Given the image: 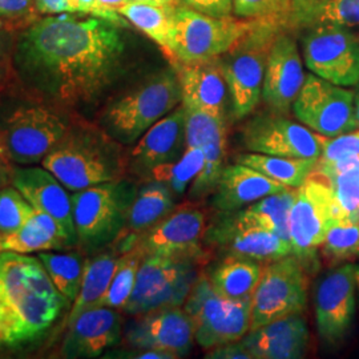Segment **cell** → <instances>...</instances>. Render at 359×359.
<instances>
[{"label": "cell", "instance_id": "60d3db41", "mask_svg": "<svg viewBox=\"0 0 359 359\" xmlns=\"http://www.w3.org/2000/svg\"><path fill=\"white\" fill-rule=\"evenodd\" d=\"M34 210L35 208L13 184L0 188V234L6 236L18 231Z\"/></svg>", "mask_w": 359, "mask_h": 359}, {"label": "cell", "instance_id": "8d00e7d4", "mask_svg": "<svg viewBox=\"0 0 359 359\" xmlns=\"http://www.w3.org/2000/svg\"><path fill=\"white\" fill-rule=\"evenodd\" d=\"M205 161L198 176L193 181L189 189V198L193 201L203 200L206 196L215 192L222 170L225 168L226 154V132L217 135L201 147Z\"/></svg>", "mask_w": 359, "mask_h": 359}, {"label": "cell", "instance_id": "74e56055", "mask_svg": "<svg viewBox=\"0 0 359 359\" xmlns=\"http://www.w3.org/2000/svg\"><path fill=\"white\" fill-rule=\"evenodd\" d=\"M142 258L144 256L136 248H132L127 252L121 253L114 278L108 287L107 294L104 297L102 306H108L117 310L124 309L128 302L129 297L133 292Z\"/></svg>", "mask_w": 359, "mask_h": 359}, {"label": "cell", "instance_id": "6f0895ef", "mask_svg": "<svg viewBox=\"0 0 359 359\" xmlns=\"http://www.w3.org/2000/svg\"><path fill=\"white\" fill-rule=\"evenodd\" d=\"M0 253H1V234H0Z\"/></svg>", "mask_w": 359, "mask_h": 359}, {"label": "cell", "instance_id": "d590c367", "mask_svg": "<svg viewBox=\"0 0 359 359\" xmlns=\"http://www.w3.org/2000/svg\"><path fill=\"white\" fill-rule=\"evenodd\" d=\"M204 161L205 156L201 148H185L184 154L177 161L154 168L151 180L164 182L176 197H181L198 176Z\"/></svg>", "mask_w": 359, "mask_h": 359}, {"label": "cell", "instance_id": "83f0119b", "mask_svg": "<svg viewBox=\"0 0 359 359\" xmlns=\"http://www.w3.org/2000/svg\"><path fill=\"white\" fill-rule=\"evenodd\" d=\"M55 249H69V245L59 224L36 209L18 231L1 236V252L29 255Z\"/></svg>", "mask_w": 359, "mask_h": 359}, {"label": "cell", "instance_id": "816d5d0a", "mask_svg": "<svg viewBox=\"0 0 359 359\" xmlns=\"http://www.w3.org/2000/svg\"><path fill=\"white\" fill-rule=\"evenodd\" d=\"M96 0H75V8L76 13H84V15H92L95 8Z\"/></svg>", "mask_w": 359, "mask_h": 359}, {"label": "cell", "instance_id": "bcb514c9", "mask_svg": "<svg viewBox=\"0 0 359 359\" xmlns=\"http://www.w3.org/2000/svg\"><path fill=\"white\" fill-rule=\"evenodd\" d=\"M35 0H0V18L4 20H16L34 13Z\"/></svg>", "mask_w": 359, "mask_h": 359}, {"label": "cell", "instance_id": "b9f144b4", "mask_svg": "<svg viewBox=\"0 0 359 359\" xmlns=\"http://www.w3.org/2000/svg\"><path fill=\"white\" fill-rule=\"evenodd\" d=\"M326 180L333 189L338 221L359 222V169Z\"/></svg>", "mask_w": 359, "mask_h": 359}, {"label": "cell", "instance_id": "f546056e", "mask_svg": "<svg viewBox=\"0 0 359 359\" xmlns=\"http://www.w3.org/2000/svg\"><path fill=\"white\" fill-rule=\"evenodd\" d=\"M264 266L261 262L241 258L225 257L209 271L208 278L218 294L229 299H252L261 280Z\"/></svg>", "mask_w": 359, "mask_h": 359}, {"label": "cell", "instance_id": "ee69618b", "mask_svg": "<svg viewBox=\"0 0 359 359\" xmlns=\"http://www.w3.org/2000/svg\"><path fill=\"white\" fill-rule=\"evenodd\" d=\"M15 39L10 28L0 29V93L10 86L13 77V48Z\"/></svg>", "mask_w": 359, "mask_h": 359}, {"label": "cell", "instance_id": "4dcf8cb0", "mask_svg": "<svg viewBox=\"0 0 359 359\" xmlns=\"http://www.w3.org/2000/svg\"><path fill=\"white\" fill-rule=\"evenodd\" d=\"M323 23L359 26V0H293L287 26L310 28Z\"/></svg>", "mask_w": 359, "mask_h": 359}, {"label": "cell", "instance_id": "8fae6325", "mask_svg": "<svg viewBox=\"0 0 359 359\" xmlns=\"http://www.w3.org/2000/svg\"><path fill=\"white\" fill-rule=\"evenodd\" d=\"M306 270L294 255L278 258L264 266L252 297L250 330L305 311L309 289Z\"/></svg>", "mask_w": 359, "mask_h": 359}, {"label": "cell", "instance_id": "8992f818", "mask_svg": "<svg viewBox=\"0 0 359 359\" xmlns=\"http://www.w3.org/2000/svg\"><path fill=\"white\" fill-rule=\"evenodd\" d=\"M75 116L31 99L6 116L0 140L13 165H36L69 128Z\"/></svg>", "mask_w": 359, "mask_h": 359}, {"label": "cell", "instance_id": "603a6c76", "mask_svg": "<svg viewBox=\"0 0 359 359\" xmlns=\"http://www.w3.org/2000/svg\"><path fill=\"white\" fill-rule=\"evenodd\" d=\"M124 320L117 309H90L68 325L62 355L65 358H96L108 348L118 345Z\"/></svg>", "mask_w": 359, "mask_h": 359}, {"label": "cell", "instance_id": "836d02e7", "mask_svg": "<svg viewBox=\"0 0 359 359\" xmlns=\"http://www.w3.org/2000/svg\"><path fill=\"white\" fill-rule=\"evenodd\" d=\"M237 163L253 168L287 188H299L316 172L318 160L252 152L240 154L237 157Z\"/></svg>", "mask_w": 359, "mask_h": 359}, {"label": "cell", "instance_id": "9a60e30c", "mask_svg": "<svg viewBox=\"0 0 359 359\" xmlns=\"http://www.w3.org/2000/svg\"><path fill=\"white\" fill-rule=\"evenodd\" d=\"M325 136L281 114L259 115L243 130V142L249 152L280 157L320 160Z\"/></svg>", "mask_w": 359, "mask_h": 359}, {"label": "cell", "instance_id": "277c9868", "mask_svg": "<svg viewBox=\"0 0 359 359\" xmlns=\"http://www.w3.org/2000/svg\"><path fill=\"white\" fill-rule=\"evenodd\" d=\"M182 103L175 68L158 71L124 92L104 108L99 127L123 147L135 145L142 135Z\"/></svg>", "mask_w": 359, "mask_h": 359}, {"label": "cell", "instance_id": "9f6ffc18", "mask_svg": "<svg viewBox=\"0 0 359 359\" xmlns=\"http://www.w3.org/2000/svg\"><path fill=\"white\" fill-rule=\"evenodd\" d=\"M4 326H3V321H1V316H0V344H4Z\"/></svg>", "mask_w": 359, "mask_h": 359}, {"label": "cell", "instance_id": "52a82bcc", "mask_svg": "<svg viewBox=\"0 0 359 359\" xmlns=\"http://www.w3.org/2000/svg\"><path fill=\"white\" fill-rule=\"evenodd\" d=\"M278 28L277 25L259 22L221 57L233 115L237 118L250 115L259 103L268 56Z\"/></svg>", "mask_w": 359, "mask_h": 359}, {"label": "cell", "instance_id": "7dc6e473", "mask_svg": "<svg viewBox=\"0 0 359 359\" xmlns=\"http://www.w3.org/2000/svg\"><path fill=\"white\" fill-rule=\"evenodd\" d=\"M205 358L253 359V357L241 341H236V342H229V344H224V345L209 348L205 354Z\"/></svg>", "mask_w": 359, "mask_h": 359}, {"label": "cell", "instance_id": "5bb4252c", "mask_svg": "<svg viewBox=\"0 0 359 359\" xmlns=\"http://www.w3.org/2000/svg\"><path fill=\"white\" fill-rule=\"evenodd\" d=\"M292 109L304 126L326 137L357 130L354 90L335 86L314 74L305 77Z\"/></svg>", "mask_w": 359, "mask_h": 359}, {"label": "cell", "instance_id": "e575fe53", "mask_svg": "<svg viewBox=\"0 0 359 359\" xmlns=\"http://www.w3.org/2000/svg\"><path fill=\"white\" fill-rule=\"evenodd\" d=\"M38 258L44 265L50 278L59 293L67 301L74 302L76 299L87 264L84 250L74 252H40Z\"/></svg>", "mask_w": 359, "mask_h": 359}, {"label": "cell", "instance_id": "ba28073f", "mask_svg": "<svg viewBox=\"0 0 359 359\" xmlns=\"http://www.w3.org/2000/svg\"><path fill=\"white\" fill-rule=\"evenodd\" d=\"M182 308L192 320L196 342L205 350L241 341L250 330L252 299L218 294L208 274L200 273Z\"/></svg>", "mask_w": 359, "mask_h": 359}, {"label": "cell", "instance_id": "f1b7e54d", "mask_svg": "<svg viewBox=\"0 0 359 359\" xmlns=\"http://www.w3.org/2000/svg\"><path fill=\"white\" fill-rule=\"evenodd\" d=\"M120 256L121 252L117 249L104 252L99 250L95 256L87 258L81 287L69 311L67 325H69L83 311L103 305L104 297L114 278Z\"/></svg>", "mask_w": 359, "mask_h": 359}, {"label": "cell", "instance_id": "681fc988", "mask_svg": "<svg viewBox=\"0 0 359 359\" xmlns=\"http://www.w3.org/2000/svg\"><path fill=\"white\" fill-rule=\"evenodd\" d=\"M13 164L8 158L6 148L0 140V188L11 184L13 177Z\"/></svg>", "mask_w": 359, "mask_h": 359}, {"label": "cell", "instance_id": "30bf717a", "mask_svg": "<svg viewBox=\"0 0 359 359\" xmlns=\"http://www.w3.org/2000/svg\"><path fill=\"white\" fill-rule=\"evenodd\" d=\"M197 265L194 259L144 257L123 311L135 317L157 309L182 308L200 276Z\"/></svg>", "mask_w": 359, "mask_h": 359}, {"label": "cell", "instance_id": "ac0fdd59", "mask_svg": "<svg viewBox=\"0 0 359 359\" xmlns=\"http://www.w3.org/2000/svg\"><path fill=\"white\" fill-rule=\"evenodd\" d=\"M204 241L225 257L249 258L261 264L293 255L289 240L269 229L243 224L233 213H222L215 224L206 228Z\"/></svg>", "mask_w": 359, "mask_h": 359}, {"label": "cell", "instance_id": "7a4b0ae2", "mask_svg": "<svg viewBox=\"0 0 359 359\" xmlns=\"http://www.w3.org/2000/svg\"><path fill=\"white\" fill-rule=\"evenodd\" d=\"M65 301L38 257L0 253V316L4 344L20 345L41 337L60 316Z\"/></svg>", "mask_w": 359, "mask_h": 359}, {"label": "cell", "instance_id": "d4e9b609", "mask_svg": "<svg viewBox=\"0 0 359 359\" xmlns=\"http://www.w3.org/2000/svg\"><path fill=\"white\" fill-rule=\"evenodd\" d=\"M173 67L179 76L185 108L225 117L224 107L228 86L221 57L193 63H173Z\"/></svg>", "mask_w": 359, "mask_h": 359}, {"label": "cell", "instance_id": "d6986e66", "mask_svg": "<svg viewBox=\"0 0 359 359\" xmlns=\"http://www.w3.org/2000/svg\"><path fill=\"white\" fill-rule=\"evenodd\" d=\"M124 337L132 348L161 350L182 358L191 351L194 327L184 308L157 309L135 316Z\"/></svg>", "mask_w": 359, "mask_h": 359}, {"label": "cell", "instance_id": "ab89813d", "mask_svg": "<svg viewBox=\"0 0 359 359\" xmlns=\"http://www.w3.org/2000/svg\"><path fill=\"white\" fill-rule=\"evenodd\" d=\"M293 0H233V11L249 20L286 25L292 11Z\"/></svg>", "mask_w": 359, "mask_h": 359}, {"label": "cell", "instance_id": "4fadbf2b", "mask_svg": "<svg viewBox=\"0 0 359 359\" xmlns=\"http://www.w3.org/2000/svg\"><path fill=\"white\" fill-rule=\"evenodd\" d=\"M350 27L323 23L310 27L304 39L309 71L341 87L359 83V38Z\"/></svg>", "mask_w": 359, "mask_h": 359}, {"label": "cell", "instance_id": "7bdbcfd3", "mask_svg": "<svg viewBox=\"0 0 359 359\" xmlns=\"http://www.w3.org/2000/svg\"><path fill=\"white\" fill-rule=\"evenodd\" d=\"M350 156H359V129L323 140V152L318 160L323 164L334 163Z\"/></svg>", "mask_w": 359, "mask_h": 359}, {"label": "cell", "instance_id": "6da1fadb", "mask_svg": "<svg viewBox=\"0 0 359 359\" xmlns=\"http://www.w3.org/2000/svg\"><path fill=\"white\" fill-rule=\"evenodd\" d=\"M123 28L84 13L41 18L16 35L13 77L31 99L80 116L124 69Z\"/></svg>", "mask_w": 359, "mask_h": 359}, {"label": "cell", "instance_id": "cb8c5ba5", "mask_svg": "<svg viewBox=\"0 0 359 359\" xmlns=\"http://www.w3.org/2000/svg\"><path fill=\"white\" fill-rule=\"evenodd\" d=\"M310 334L302 313L249 330L241 342L253 359H299L308 351Z\"/></svg>", "mask_w": 359, "mask_h": 359}, {"label": "cell", "instance_id": "db71d44e", "mask_svg": "<svg viewBox=\"0 0 359 359\" xmlns=\"http://www.w3.org/2000/svg\"><path fill=\"white\" fill-rule=\"evenodd\" d=\"M355 87L357 90L354 92V118H355V127L359 129V83Z\"/></svg>", "mask_w": 359, "mask_h": 359}, {"label": "cell", "instance_id": "f5cc1de1", "mask_svg": "<svg viewBox=\"0 0 359 359\" xmlns=\"http://www.w3.org/2000/svg\"><path fill=\"white\" fill-rule=\"evenodd\" d=\"M140 3H147L152 6H160V7H175L179 4L180 0H135Z\"/></svg>", "mask_w": 359, "mask_h": 359}, {"label": "cell", "instance_id": "7402d4cb", "mask_svg": "<svg viewBox=\"0 0 359 359\" xmlns=\"http://www.w3.org/2000/svg\"><path fill=\"white\" fill-rule=\"evenodd\" d=\"M304 65L294 40L278 34L270 48L262 97L276 114L286 115L305 81Z\"/></svg>", "mask_w": 359, "mask_h": 359}, {"label": "cell", "instance_id": "2e32d148", "mask_svg": "<svg viewBox=\"0 0 359 359\" xmlns=\"http://www.w3.org/2000/svg\"><path fill=\"white\" fill-rule=\"evenodd\" d=\"M205 231L203 212L193 208H180L140 234L132 248H136L144 257H170L203 262L206 256Z\"/></svg>", "mask_w": 359, "mask_h": 359}, {"label": "cell", "instance_id": "ffe728a7", "mask_svg": "<svg viewBox=\"0 0 359 359\" xmlns=\"http://www.w3.org/2000/svg\"><path fill=\"white\" fill-rule=\"evenodd\" d=\"M185 148V108L180 105L135 144L127 157V172L139 179L151 180L154 168L177 161Z\"/></svg>", "mask_w": 359, "mask_h": 359}, {"label": "cell", "instance_id": "3957f363", "mask_svg": "<svg viewBox=\"0 0 359 359\" xmlns=\"http://www.w3.org/2000/svg\"><path fill=\"white\" fill-rule=\"evenodd\" d=\"M127 154L123 145L99 126L75 116L65 136L44 157L50 170L69 192L124 179Z\"/></svg>", "mask_w": 359, "mask_h": 359}, {"label": "cell", "instance_id": "c3c4849f", "mask_svg": "<svg viewBox=\"0 0 359 359\" xmlns=\"http://www.w3.org/2000/svg\"><path fill=\"white\" fill-rule=\"evenodd\" d=\"M36 11L43 15L76 13L75 0H35Z\"/></svg>", "mask_w": 359, "mask_h": 359}, {"label": "cell", "instance_id": "e0dca14e", "mask_svg": "<svg viewBox=\"0 0 359 359\" xmlns=\"http://www.w3.org/2000/svg\"><path fill=\"white\" fill-rule=\"evenodd\" d=\"M357 306L354 264L329 270L317 285L314 297L316 323L322 341L341 345L353 326Z\"/></svg>", "mask_w": 359, "mask_h": 359}, {"label": "cell", "instance_id": "9c48e42d", "mask_svg": "<svg viewBox=\"0 0 359 359\" xmlns=\"http://www.w3.org/2000/svg\"><path fill=\"white\" fill-rule=\"evenodd\" d=\"M173 63H193L219 57L259 23L231 16L215 18L177 4L173 10Z\"/></svg>", "mask_w": 359, "mask_h": 359}, {"label": "cell", "instance_id": "11a10c76", "mask_svg": "<svg viewBox=\"0 0 359 359\" xmlns=\"http://www.w3.org/2000/svg\"><path fill=\"white\" fill-rule=\"evenodd\" d=\"M354 281H355L357 294L359 295V262L358 264H354Z\"/></svg>", "mask_w": 359, "mask_h": 359}, {"label": "cell", "instance_id": "1f68e13d", "mask_svg": "<svg viewBox=\"0 0 359 359\" xmlns=\"http://www.w3.org/2000/svg\"><path fill=\"white\" fill-rule=\"evenodd\" d=\"M295 193L297 188H287L283 192L269 194L244 209L231 213L237 221L243 224L269 229L290 241L289 217L292 206L294 204Z\"/></svg>", "mask_w": 359, "mask_h": 359}, {"label": "cell", "instance_id": "44dd1931", "mask_svg": "<svg viewBox=\"0 0 359 359\" xmlns=\"http://www.w3.org/2000/svg\"><path fill=\"white\" fill-rule=\"evenodd\" d=\"M11 184L36 210L47 213L59 224L69 248L77 246L72 197L50 170L43 165H13Z\"/></svg>", "mask_w": 359, "mask_h": 359}, {"label": "cell", "instance_id": "f6af8a7d", "mask_svg": "<svg viewBox=\"0 0 359 359\" xmlns=\"http://www.w3.org/2000/svg\"><path fill=\"white\" fill-rule=\"evenodd\" d=\"M180 3L197 13L215 18L231 16L233 11V0H180Z\"/></svg>", "mask_w": 359, "mask_h": 359}, {"label": "cell", "instance_id": "f907efd6", "mask_svg": "<svg viewBox=\"0 0 359 359\" xmlns=\"http://www.w3.org/2000/svg\"><path fill=\"white\" fill-rule=\"evenodd\" d=\"M133 350L135 351L126 353L128 355H123V357L137 359H177L175 354H170V353H167V351H161V350H152V348H145V350L133 348Z\"/></svg>", "mask_w": 359, "mask_h": 359}, {"label": "cell", "instance_id": "484cf974", "mask_svg": "<svg viewBox=\"0 0 359 359\" xmlns=\"http://www.w3.org/2000/svg\"><path fill=\"white\" fill-rule=\"evenodd\" d=\"M285 189L287 187L269 179L256 169L236 163L224 168L213 192V206L221 213H231Z\"/></svg>", "mask_w": 359, "mask_h": 359}, {"label": "cell", "instance_id": "5b68a950", "mask_svg": "<svg viewBox=\"0 0 359 359\" xmlns=\"http://www.w3.org/2000/svg\"><path fill=\"white\" fill-rule=\"evenodd\" d=\"M136 192L137 187L124 179L72 192L77 246L96 253L116 244L126 228Z\"/></svg>", "mask_w": 359, "mask_h": 359}, {"label": "cell", "instance_id": "f35d334b", "mask_svg": "<svg viewBox=\"0 0 359 359\" xmlns=\"http://www.w3.org/2000/svg\"><path fill=\"white\" fill-rule=\"evenodd\" d=\"M321 248L322 256L333 265L359 257V222H334Z\"/></svg>", "mask_w": 359, "mask_h": 359}, {"label": "cell", "instance_id": "7c38bea8", "mask_svg": "<svg viewBox=\"0 0 359 359\" xmlns=\"http://www.w3.org/2000/svg\"><path fill=\"white\" fill-rule=\"evenodd\" d=\"M338 221L333 189L327 180L313 175L297 188L289 217V234L293 255L306 269L317 261V253L334 222Z\"/></svg>", "mask_w": 359, "mask_h": 359}, {"label": "cell", "instance_id": "4316f807", "mask_svg": "<svg viewBox=\"0 0 359 359\" xmlns=\"http://www.w3.org/2000/svg\"><path fill=\"white\" fill-rule=\"evenodd\" d=\"M175 197L164 182L156 180H148V182L137 188L129 208L126 228L118 238L121 240L118 250L121 253L129 250L140 234L170 215L176 209Z\"/></svg>", "mask_w": 359, "mask_h": 359}, {"label": "cell", "instance_id": "d6a6232c", "mask_svg": "<svg viewBox=\"0 0 359 359\" xmlns=\"http://www.w3.org/2000/svg\"><path fill=\"white\" fill-rule=\"evenodd\" d=\"M175 7H160L140 1H130L120 7L117 13L152 39L170 56L175 39Z\"/></svg>", "mask_w": 359, "mask_h": 359}]
</instances>
